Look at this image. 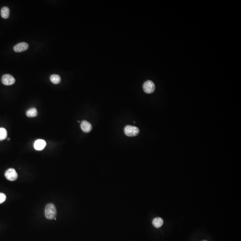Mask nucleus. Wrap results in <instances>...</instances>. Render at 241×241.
<instances>
[{"mask_svg": "<svg viewBox=\"0 0 241 241\" xmlns=\"http://www.w3.org/2000/svg\"><path fill=\"white\" fill-rule=\"evenodd\" d=\"M57 214L56 207L53 204H47L45 208V214L46 218L48 219L55 218Z\"/></svg>", "mask_w": 241, "mask_h": 241, "instance_id": "nucleus-1", "label": "nucleus"}, {"mask_svg": "<svg viewBox=\"0 0 241 241\" xmlns=\"http://www.w3.org/2000/svg\"><path fill=\"white\" fill-rule=\"evenodd\" d=\"M126 135L129 137L137 136L139 133V130L137 127L132 126H127L124 129Z\"/></svg>", "mask_w": 241, "mask_h": 241, "instance_id": "nucleus-2", "label": "nucleus"}, {"mask_svg": "<svg viewBox=\"0 0 241 241\" xmlns=\"http://www.w3.org/2000/svg\"><path fill=\"white\" fill-rule=\"evenodd\" d=\"M155 85L151 81H146L143 84V89L146 93L150 94L154 92L155 90Z\"/></svg>", "mask_w": 241, "mask_h": 241, "instance_id": "nucleus-3", "label": "nucleus"}, {"mask_svg": "<svg viewBox=\"0 0 241 241\" xmlns=\"http://www.w3.org/2000/svg\"><path fill=\"white\" fill-rule=\"evenodd\" d=\"M1 81L4 85L9 86L15 84V79L10 74H5L2 77Z\"/></svg>", "mask_w": 241, "mask_h": 241, "instance_id": "nucleus-4", "label": "nucleus"}, {"mask_svg": "<svg viewBox=\"0 0 241 241\" xmlns=\"http://www.w3.org/2000/svg\"><path fill=\"white\" fill-rule=\"evenodd\" d=\"M6 179L9 180L15 181L17 178L18 175L15 170L13 168L9 169L5 173Z\"/></svg>", "mask_w": 241, "mask_h": 241, "instance_id": "nucleus-5", "label": "nucleus"}, {"mask_svg": "<svg viewBox=\"0 0 241 241\" xmlns=\"http://www.w3.org/2000/svg\"><path fill=\"white\" fill-rule=\"evenodd\" d=\"M29 47V45L27 43L22 42L16 45L14 47V51L16 52H21L27 50Z\"/></svg>", "mask_w": 241, "mask_h": 241, "instance_id": "nucleus-6", "label": "nucleus"}, {"mask_svg": "<svg viewBox=\"0 0 241 241\" xmlns=\"http://www.w3.org/2000/svg\"><path fill=\"white\" fill-rule=\"evenodd\" d=\"M46 146V142L43 139H38L36 140L34 143V148L35 149L38 150H43Z\"/></svg>", "mask_w": 241, "mask_h": 241, "instance_id": "nucleus-7", "label": "nucleus"}, {"mask_svg": "<svg viewBox=\"0 0 241 241\" xmlns=\"http://www.w3.org/2000/svg\"><path fill=\"white\" fill-rule=\"evenodd\" d=\"M81 126L82 130L85 133H89L92 129V126L91 124L85 120L82 121Z\"/></svg>", "mask_w": 241, "mask_h": 241, "instance_id": "nucleus-8", "label": "nucleus"}, {"mask_svg": "<svg viewBox=\"0 0 241 241\" xmlns=\"http://www.w3.org/2000/svg\"><path fill=\"white\" fill-rule=\"evenodd\" d=\"M152 223L155 227L158 228L162 226L164 223V221L161 218H156L154 219Z\"/></svg>", "mask_w": 241, "mask_h": 241, "instance_id": "nucleus-9", "label": "nucleus"}, {"mask_svg": "<svg viewBox=\"0 0 241 241\" xmlns=\"http://www.w3.org/2000/svg\"><path fill=\"white\" fill-rule=\"evenodd\" d=\"M9 9L7 7H4L1 9V16L3 19H7L9 17Z\"/></svg>", "mask_w": 241, "mask_h": 241, "instance_id": "nucleus-10", "label": "nucleus"}, {"mask_svg": "<svg viewBox=\"0 0 241 241\" xmlns=\"http://www.w3.org/2000/svg\"><path fill=\"white\" fill-rule=\"evenodd\" d=\"M38 115V112L35 108H31L29 109L27 112V115L29 118L35 117Z\"/></svg>", "mask_w": 241, "mask_h": 241, "instance_id": "nucleus-11", "label": "nucleus"}, {"mask_svg": "<svg viewBox=\"0 0 241 241\" xmlns=\"http://www.w3.org/2000/svg\"><path fill=\"white\" fill-rule=\"evenodd\" d=\"M51 82L55 84H58L61 81V78L60 76L56 74L51 75L50 77Z\"/></svg>", "mask_w": 241, "mask_h": 241, "instance_id": "nucleus-12", "label": "nucleus"}, {"mask_svg": "<svg viewBox=\"0 0 241 241\" xmlns=\"http://www.w3.org/2000/svg\"><path fill=\"white\" fill-rule=\"evenodd\" d=\"M7 136V132L6 129L0 128V141L4 140Z\"/></svg>", "mask_w": 241, "mask_h": 241, "instance_id": "nucleus-13", "label": "nucleus"}, {"mask_svg": "<svg viewBox=\"0 0 241 241\" xmlns=\"http://www.w3.org/2000/svg\"><path fill=\"white\" fill-rule=\"evenodd\" d=\"M6 196L5 194L3 193H0V204L2 203L6 200Z\"/></svg>", "mask_w": 241, "mask_h": 241, "instance_id": "nucleus-14", "label": "nucleus"}, {"mask_svg": "<svg viewBox=\"0 0 241 241\" xmlns=\"http://www.w3.org/2000/svg\"><path fill=\"white\" fill-rule=\"evenodd\" d=\"M8 140H10V138H8Z\"/></svg>", "mask_w": 241, "mask_h": 241, "instance_id": "nucleus-15", "label": "nucleus"}]
</instances>
